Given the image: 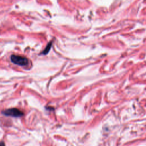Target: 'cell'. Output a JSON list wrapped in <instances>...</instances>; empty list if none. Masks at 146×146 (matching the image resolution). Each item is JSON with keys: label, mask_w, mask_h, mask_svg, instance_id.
Returning <instances> with one entry per match:
<instances>
[{"label": "cell", "mask_w": 146, "mask_h": 146, "mask_svg": "<svg viewBox=\"0 0 146 146\" xmlns=\"http://www.w3.org/2000/svg\"><path fill=\"white\" fill-rule=\"evenodd\" d=\"M10 60L13 63L21 66H26L29 63V60L26 58L19 55H12L10 56Z\"/></svg>", "instance_id": "6da1fadb"}, {"label": "cell", "mask_w": 146, "mask_h": 146, "mask_svg": "<svg viewBox=\"0 0 146 146\" xmlns=\"http://www.w3.org/2000/svg\"><path fill=\"white\" fill-rule=\"evenodd\" d=\"M2 114L5 116H12V117H21L23 115V113L19 110L17 108H9L7 110H6L3 111H2Z\"/></svg>", "instance_id": "7a4b0ae2"}, {"label": "cell", "mask_w": 146, "mask_h": 146, "mask_svg": "<svg viewBox=\"0 0 146 146\" xmlns=\"http://www.w3.org/2000/svg\"><path fill=\"white\" fill-rule=\"evenodd\" d=\"M51 42H50V43H48V44H47L46 48L44 49V50L43 51L42 54H46L49 51L50 49L51 48Z\"/></svg>", "instance_id": "3957f363"}, {"label": "cell", "mask_w": 146, "mask_h": 146, "mask_svg": "<svg viewBox=\"0 0 146 146\" xmlns=\"http://www.w3.org/2000/svg\"><path fill=\"white\" fill-rule=\"evenodd\" d=\"M0 146H5V143H4L3 141H1V142H0Z\"/></svg>", "instance_id": "277c9868"}]
</instances>
